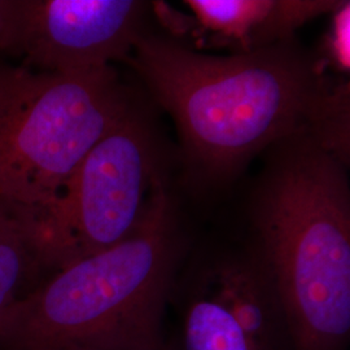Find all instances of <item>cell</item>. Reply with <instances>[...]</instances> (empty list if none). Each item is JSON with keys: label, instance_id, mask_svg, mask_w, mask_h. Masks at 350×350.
<instances>
[{"label": "cell", "instance_id": "6da1fadb", "mask_svg": "<svg viewBox=\"0 0 350 350\" xmlns=\"http://www.w3.org/2000/svg\"><path fill=\"white\" fill-rule=\"evenodd\" d=\"M126 64L174 120L196 183L227 182L254 156L302 133L349 161V78L332 79L295 39L214 56L147 30Z\"/></svg>", "mask_w": 350, "mask_h": 350}, {"label": "cell", "instance_id": "7a4b0ae2", "mask_svg": "<svg viewBox=\"0 0 350 350\" xmlns=\"http://www.w3.org/2000/svg\"><path fill=\"white\" fill-rule=\"evenodd\" d=\"M266 153L252 198V239L296 350H348L349 163L312 133L280 140Z\"/></svg>", "mask_w": 350, "mask_h": 350}, {"label": "cell", "instance_id": "3957f363", "mask_svg": "<svg viewBox=\"0 0 350 350\" xmlns=\"http://www.w3.org/2000/svg\"><path fill=\"white\" fill-rule=\"evenodd\" d=\"M191 247L172 198L133 237L52 273L0 321L4 350H161Z\"/></svg>", "mask_w": 350, "mask_h": 350}, {"label": "cell", "instance_id": "277c9868", "mask_svg": "<svg viewBox=\"0 0 350 350\" xmlns=\"http://www.w3.org/2000/svg\"><path fill=\"white\" fill-rule=\"evenodd\" d=\"M134 100L114 66L86 73L0 66V208L27 240Z\"/></svg>", "mask_w": 350, "mask_h": 350}, {"label": "cell", "instance_id": "5b68a950", "mask_svg": "<svg viewBox=\"0 0 350 350\" xmlns=\"http://www.w3.org/2000/svg\"><path fill=\"white\" fill-rule=\"evenodd\" d=\"M163 160L156 126L135 99L29 239L42 269L55 273L138 232L170 198Z\"/></svg>", "mask_w": 350, "mask_h": 350}, {"label": "cell", "instance_id": "8992f818", "mask_svg": "<svg viewBox=\"0 0 350 350\" xmlns=\"http://www.w3.org/2000/svg\"><path fill=\"white\" fill-rule=\"evenodd\" d=\"M161 350H296L253 239L191 244L169 295Z\"/></svg>", "mask_w": 350, "mask_h": 350}, {"label": "cell", "instance_id": "52a82bcc", "mask_svg": "<svg viewBox=\"0 0 350 350\" xmlns=\"http://www.w3.org/2000/svg\"><path fill=\"white\" fill-rule=\"evenodd\" d=\"M152 14L142 0H0V51L37 72H94L126 63Z\"/></svg>", "mask_w": 350, "mask_h": 350}, {"label": "cell", "instance_id": "ba28073f", "mask_svg": "<svg viewBox=\"0 0 350 350\" xmlns=\"http://www.w3.org/2000/svg\"><path fill=\"white\" fill-rule=\"evenodd\" d=\"M340 0H186L189 17L180 21L163 3H153L154 14L169 36H189L232 53H250L295 39L296 31L321 16H328Z\"/></svg>", "mask_w": 350, "mask_h": 350}, {"label": "cell", "instance_id": "9c48e42d", "mask_svg": "<svg viewBox=\"0 0 350 350\" xmlns=\"http://www.w3.org/2000/svg\"><path fill=\"white\" fill-rule=\"evenodd\" d=\"M40 269L25 232L0 208V321L24 296L26 282Z\"/></svg>", "mask_w": 350, "mask_h": 350}, {"label": "cell", "instance_id": "30bf717a", "mask_svg": "<svg viewBox=\"0 0 350 350\" xmlns=\"http://www.w3.org/2000/svg\"><path fill=\"white\" fill-rule=\"evenodd\" d=\"M329 26L322 38L315 57L325 73L334 72L340 78H348L350 72V3L340 0L328 14Z\"/></svg>", "mask_w": 350, "mask_h": 350}, {"label": "cell", "instance_id": "8fae6325", "mask_svg": "<svg viewBox=\"0 0 350 350\" xmlns=\"http://www.w3.org/2000/svg\"><path fill=\"white\" fill-rule=\"evenodd\" d=\"M63 350H85V349H78V348H68V349Z\"/></svg>", "mask_w": 350, "mask_h": 350}]
</instances>
